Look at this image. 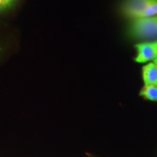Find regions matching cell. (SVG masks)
Here are the masks:
<instances>
[{
    "label": "cell",
    "mask_w": 157,
    "mask_h": 157,
    "mask_svg": "<svg viewBox=\"0 0 157 157\" xmlns=\"http://www.w3.org/2000/svg\"><path fill=\"white\" fill-rule=\"evenodd\" d=\"M120 10L124 16L130 20L157 16V0H123Z\"/></svg>",
    "instance_id": "obj_2"
},
{
    "label": "cell",
    "mask_w": 157,
    "mask_h": 157,
    "mask_svg": "<svg viewBox=\"0 0 157 157\" xmlns=\"http://www.w3.org/2000/svg\"><path fill=\"white\" fill-rule=\"evenodd\" d=\"M140 95L149 101H157V85L144 84L140 92Z\"/></svg>",
    "instance_id": "obj_5"
},
{
    "label": "cell",
    "mask_w": 157,
    "mask_h": 157,
    "mask_svg": "<svg viewBox=\"0 0 157 157\" xmlns=\"http://www.w3.org/2000/svg\"><path fill=\"white\" fill-rule=\"evenodd\" d=\"M128 34L135 40H157V16L142 17L131 20Z\"/></svg>",
    "instance_id": "obj_1"
},
{
    "label": "cell",
    "mask_w": 157,
    "mask_h": 157,
    "mask_svg": "<svg viewBox=\"0 0 157 157\" xmlns=\"http://www.w3.org/2000/svg\"><path fill=\"white\" fill-rule=\"evenodd\" d=\"M12 0H1V4H2V8H5V7H7V5H10V3L11 2Z\"/></svg>",
    "instance_id": "obj_6"
},
{
    "label": "cell",
    "mask_w": 157,
    "mask_h": 157,
    "mask_svg": "<svg viewBox=\"0 0 157 157\" xmlns=\"http://www.w3.org/2000/svg\"><path fill=\"white\" fill-rule=\"evenodd\" d=\"M153 63H154L155 64V66H156V68H157V58H156V59H155L154 61H153Z\"/></svg>",
    "instance_id": "obj_7"
},
{
    "label": "cell",
    "mask_w": 157,
    "mask_h": 157,
    "mask_svg": "<svg viewBox=\"0 0 157 157\" xmlns=\"http://www.w3.org/2000/svg\"><path fill=\"white\" fill-rule=\"evenodd\" d=\"M136 56L135 61L145 63L154 61L157 58V40L141 42L135 45Z\"/></svg>",
    "instance_id": "obj_3"
},
{
    "label": "cell",
    "mask_w": 157,
    "mask_h": 157,
    "mask_svg": "<svg viewBox=\"0 0 157 157\" xmlns=\"http://www.w3.org/2000/svg\"><path fill=\"white\" fill-rule=\"evenodd\" d=\"M144 84L157 85V68L153 62H149L143 66L142 69Z\"/></svg>",
    "instance_id": "obj_4"
}]
</instances>
